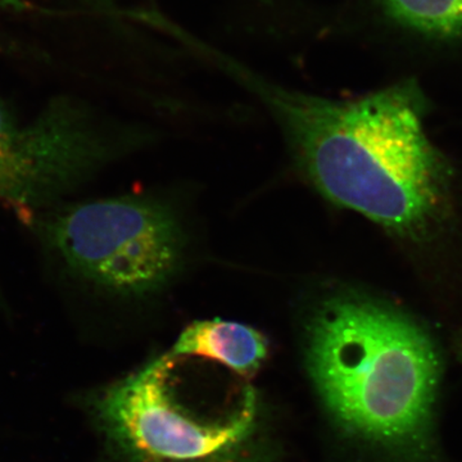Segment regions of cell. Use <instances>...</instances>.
I'll use <instances>...</instances> for the list:
<instances>
[{
    "label": "cell",
    "mask_w": 462,
    "mask_h": 462,
    "mask_svg": "<svg viewBox=\"0 0 462 462\" xmlns=\"http://www.w3.org/2000/svg\"><path fill=\"white\" fill-rule=\"evenodd\" d=\"M245 80L331 203L401 236H422L445 214L448 167L425 130L427 100L415 81L336 100Z\"/></svg>",
    "instance_id": "obj_1"
},
{
    "label": "cell",
    "mask_w": 462,
    "mask_h": 462,
    "mask_svg": "<svg viewBox=\"0 0 462 462\" xmlns=\"http://www.w3.org/2000/svg\"><path fill=\"white\" fill-rule=\"evenodd\" d=\"M117 152L112 134L69 103L21 121L0 102V207L32 226Z\"/></svg>",
    "instance_id": "obj_5"
},
{
    "label": "cell",
    "mask_w": 462,
    "mask_h": 462,
    "mask_svg": "<svg viewBox=\"0 0 462 462\" xmlns=\"http://www.w3.org/2000/svg\"><path fill=\"white\" fill-rule=\"evenodd\" d=\"M305 360L325 411L346 437L398 462H433L442 361L420 321L340 289L310 314Z\"/></svg>",
    "instance_id": "obj_2"
},
{
    "label": "cell",
    "mask_w": 462,
    "mask_h": 462,
    "mask_svg": "<svg viewBox=\"0 0 462 462\" xmlns=\"http://www.w3.org/2000/svg\"><path fill=\"white\" fill-rule=\"evenodd\" d=\"M30 227L63 273L109 296H154L184 263L178 215L147 197L62 203Z\"/></svg>",
    "instance_id": "obj_4"
},
{
    "label": "cell",
    "mask_w": 462,
    "mask_h": 462,
    "mask_svg": "<svg viewBox=\"0 0 462 462\" xmlns=\"http://www.w3.org/2000/svg\"><path fill=\"white\" fill-rule=\"evenodd\" d=\"M401 26L428 38H462V0H374Z\"/></svg>",
    "instance_id": "obj_7"
},
{
    "label": "cell",
    "mask_w": 462,
    "mask_h": 462,
    "mask_svg": "<svg viewBox=\"0 0 462 462\" xmlns=\"http://www.w3.org/2000/svg\"><path fill=\"white\" fill-rule=\"evenodd\" d=\"M169 352L175 357L214 361L248 379L256 375L266 361L269 342L249 325L211 319L188 325Z\"/></svg>",
    "instance_id": "obj_6"
},
{
    "label": "cell",
    "mask_w": 462,
    "mask_h": 462,
    "mask_svg": "<svg viewBox=\"0 0 462 462\" xmlns=\"http://www.w3.org/2000/svg\"><path fill=\"white\" fill-rule=\"evenodd\" d=\"M167 352L97 397L100 430L118 462H281L257 389L182 376Z\"/></svg>",
    "instance_id": "obj_3"
}]
</instances>
